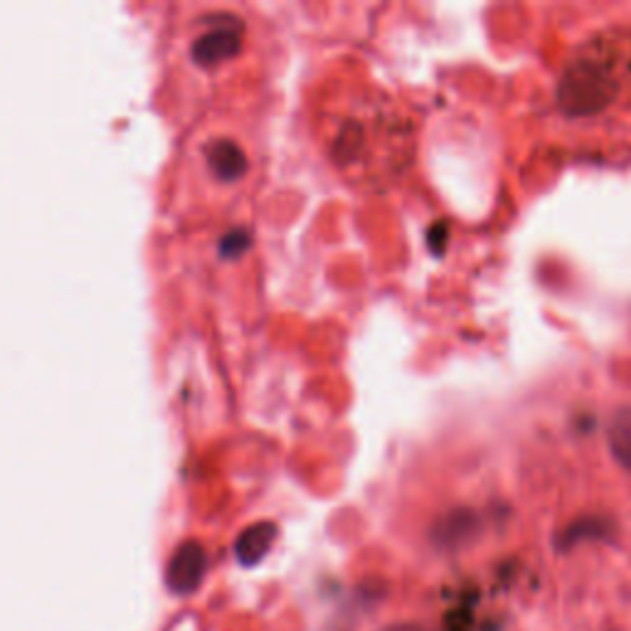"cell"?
<instances>
[{"mask_svg":"<svg viewBox=\"0 0 631 631\" xmlns=\"http://www.w3.org/2000/svg\"><path fill=\"white\" fill-rule=\"evenodd\" d=\"M250 40V26L244 18L228 10H210L188 22L186 38L180 40V58L186 60L188 70L200 77L224 79L247 60Z\"/></svg>","mask_w":631,"mask_h":631,"instance_id":"obj_1","label":"cell"},{"mask_svg":"<svg viewBox=\"0 0 631 631\" xmlns=\"http://www.w3.org/2000/svg\"><path fill=\"white\" fill-rule=\"evenodd\" d=\"M274 535V525L269 523H257L250 531H244L242 538L237 540V558H240L242 565H257L272 548Z\"/></svg>","mask_w":631,"mask_h":631,"instance_id":"obj_4","label":"cell"},{"mask_svg":"<svg viewBox=\"0 0 631 631\" xmlns=\"http://www.w3.org/2000/svg\"><path fill=\"white\" fill-rule=\"evenodd\" d=\"M196 171L208 180L210 190L220 193H234L237 188L244 186V180L252 173V158L240 141L210 137L198 149Z\"/></svg>","mask_w":631,"mask_h":631,"instance_id":"obj_2","label":"cell"},{"mask_svg":"<svg viewBox=\"0 0 631 631\" xmlns=\"http://www.w3.org/2000/svg\"><path fill=\"white\" fill-rule=\"evenodd\" d=\"M385 631H424V629L417 624H394V627H388Z\"/></svg>","mask_w":631,"mask_h":631,"instance_id":"obj_5","label":"cell"},{"mask_svg":"<svg viewBox=\"0 0 631 631\" xmlns=\"http://www.w3.org/2000/svg\"><path fill=\"white\" fill-rule=\"evenodd\" d=\"M206 570H208L206 550H202V545L198 543H186L173 552L171 562H168L166 584L176 594H190L200 588L202 578H206Z\"/></svg>","mask_w":631,"mask_h":631,"instance_id":"obj_3","label":"cell"}]
</instances>
